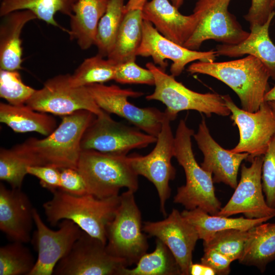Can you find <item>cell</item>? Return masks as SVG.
<instances>
[{
    "instance_id": "obj_33",
    "label": "cell",
    "mask_w": 275,
    "mask_h": 275,
    "mask_svg": "<svg viewBox=\"0 0 275 275\" xmlns=\"http://www.w3.org/2000/svg\"><path fill=\"white\" fill-rule=\"evenodd\" d=\"M99 54L85 59L70 74V82L74 87H86L94 84H103L114 80L116 65Z\"/></svg>"
},
{
    "instance_id": "obj_35",
    "label": "cell",
    "mask_w": 275,
    "mask_h": 275,
    "mask_svg": "<svg viewBox=\"0 0 275 275\" xmlns=\"http://www.w3.org/2000/svg\"><path fill=\"white\" fill-rule=\"evenodd\" d=\"M248 230L230 229L217 231L203 241L204 250L213 249L230 258L238 260L243 253Z\"/></svg>"
},
{
    "instance_id": "obj_27",
    "label": "cell",
    "mask_w": 275,
    "mask_h": 275,
    "mask_svg": "<svg viewBox=\"0 0 275 275\" xmlns=\"http://www.w3.org/2000/svg\"><path fill=\"white\" fill-rule=\"evenodd\" d=\"M142 11L132 10L124 16L107 59L116 65L135 60L143 36Z\"/></svg>"
},
{
    "instance_id": "obj_9",
    "label": "cell",
    "mask_w": 275,
    "mask_h": 275,
    "mask_svg": "<svg viewBox=\"0 0 275 275\" xmlns=\"http://www.w3.org/2000/svg\"><path fill=\"white\" fill-rule=\"evenodd\" d=\"M97 105L103 111L124 118L143 131L157 137L159 134L166 113L153 107H139L130 103L128 98H138L144 93L131 89L103 84L86 86Z\"/></svg>"
},
{
    "instance_id": "obj_21",
    "label": "cell",
    "mask_w": 275,
    "mask_h": 275,
    "mask_svg": "<svg viewBox=\"0 0 275 275\" xmlns=\"http://www.w3.org/2000/svg\"><path fill=\"white\" fill-rule=\"evenodd\" d=\"M143 20L150 22L162 36L183 46L195 31L199 21L193 13L182 14L169 0H151L142 9Z\"/></svg>"
},
{
    "instance_id": "obj_22",
    "label": "cell",
    "mask_w": 275,
    "mask_h": 275,
    "mask_svg": "<svg viewBox=\"0 0 275 275\" xmlns=\"http://www.w3.org/2000/svg\"><path fill=\"white\" fill-rule=\"evenodd\" d=\"M274 16V11L264 24L250 26L251 32L248 37L240 43L216 45L215 51L217 56L232 58L245 54L253 56L264 65L270 77L275 80V45L269 34L270 24Z\"/></svg>"
},
{
    "instance_id": "obj_43",
    "label": "cell",
    "mask_w": 275,
    "mask_h": 275,
    "mask_svg": "<svg viewBox=\"0 0 275 275\" xmlns=\"http://www.w3.org/2000/svg\"><path fill=\"white\" fill-rule=\"evenodd\" d=\"M190 275H215L213 269L202 263H192L190 267Z\"/></svg>"
},
{
    "instance_id": "obj_7",
    "label": "cell",
    "mask_w": 275,
    "mask_h": 275,
    "mask_svg": "<svg viewBox=\"0 0 275 275\" xmlns=\"http://www.w3.org/2000/svg\"><path fill=\"white\" fill-rule=\"evenodd\" d=\"M134 194L127 189L120 195L119 205L106 229L108 252L123 259L127 267L136 264L149 247Z\"/></svg>"
},
{
    "instance_id": "obj_37",
    "label": "cell",
    "mask_w": 275,
    "mask_h": 275,
    "mask_svg": "<svg viewBox=\"0 0 275 275\" xmlns=\"http://www.w3.org/2000/svg\"><path fill=\"white\" fill-rule=\"evenodd\" d=\"M114 80L122 84H144L154 86L152 72L136 64L134 61L116 65Z\"/></svg>"
},
{
    "instance_id": "obj_24",
    "label": "cell",
    "mask_w": 275,
    "mask_h": 275,
    "mask_svg": "<svg viewBox=\"0 0 275 275\" xmlns=\"http://www.w3.org/2000/svg\"><path fill=\"white\" fill-rule=\"evenodd\" d=\"M108 2V0H77L74 4L68 33L81 49L95 45L98 23Z\"/></svg>"
},
{
    "instance_id": "obj_29",
    "label": "cell",
    "mask_w": 275,
    "mask_h": 275,
    "mask_svg": "<svg viewBox=\"0 0 275 275\" xmlns=\"http://www.w3.org/2000/svg\"><path fill=\"white\" fill-rule=\"evenodd\" d=\"M77 0H2L0 6V16L2 17L9 13L22 10L33 12L38 19L47 23L58 27L63 31L54 19V16L59 12L70 16L73 8Z\"/></svg>"
},
{
    "instance_id": "obj_46",
    "label": "cell",
    "mask_w": 275,
    "mask_h": 275,
    "mask_svg": "<svg viewBox=\"0 0 275 275\" xmlns=\"http://www.w3.org/2000/svg\"><path fill=\"white\" fill-rule=\"evenodd\" d=\"M171 3L176 7L177 8L179 9L183 4L184 0H169Z\"/></svg>"
},
{
    "instance_id": "obj_15",
    "label": "cell",
    "mask_w": 275,
    "mask_h": 275,
    "mask_svg": "<svg viewBox=\"0 0 275 275\" xmlns=\"http://www.w3.org/2000/svg\"><path fill=\"white\" fill-rule=\"evenodd\" d=\"M34 219L36 230L31 241L38 255L30 275H52L57 263L69 252L82 230L68 219L61 221L59 229L52 230L44 224L36 208Z\"/></svg>"
},
{
    "instance_id": "obj_13",
    "label": "cell",
    "mask_w": 275,
    "mask_h": 275,
    "mask_svg": "<svg viewBox=\"0 0 275 275\" xmlns=\"http://www.w3.org/2000/svg\"><path fill=\"white\" fill-rule=\"evenodd\" d=\"M127 267L122 259L110 254L106 244L82 231L69 252L56 265V275H121Z\"/></svg>"
},
{
    "instance_id": "obj_32",
    "label": "cell",
    "mask_w": 275,
    "mask_h": 275,
    "mask_svg": "<svg viewBox=\"0 0 275 275\" xmlns=\"http://www.w3.org/2000/svg\"><path fill=\"white\" fill-rule=\"evenodd\" d=\"M125 0H108L105 12L97 28L95 45L98 53L107 57L114 46L119 29L125 15Z\"/></svg>"
},
{
    "instance_id": "obj_38",
    "label": "cell",
    "mask_w": 275,
    "mask_h": 275,
    "mask_svg": "<svg viewBox=\"0 0 275 275\" xmlns=\"http://www.w3.org/2000/svg\"><path fill=\"white\" fill-rule=\"evenodd\" d=\"M262 184L267 204L275 208V134L263 155Z\"/></svg>"
},
{
    "instance_id": "obj_20",
    "label": "cell",
    "mask_w": 275,
    "mask_h": 275,
    "mask_svg": "<svg viewBox=\"0 0 275 275\" xmlns=\"http://www.w3.org/2000/svg\"><path fill=\"white\" fill-rule=\"evenodd\" d=\"M34 208L21 189L0 184V230L11 241H31Z\"/></svg>"
},
{
    "instance_id": "obj_42",
    "label": "cell",
    "mask_w": 275,
    "mask_h": 275,
    "mask_svg": "<svg viewBox=\"0 0 275 275\" xmlns=\"http://www.w3.org/2000/svg\"><path fill=\"white\" fill-rule=\"evenodd\" d=\"M232 262L230 258L213 249L204 250L201 259V263L211 268L218 275L228 274Z\"/></svg>"
},
{
    "instance_id": "obj_11",
    "label": "cell",
    "mask_w": 275,
    "mask_h": 275,
    "mask_svg": "<svg viewBox=\"0 0 275 275\" xmlns=\"http://www.w3.org/2000/svg\"><path fill=\"white\" fill-rule=\"evenodd\" d=\"M171 122L166 114L156 137L155 146L149 154L129 156L135 173L146 178L155 186L159 198L160 210L164 216L167 215L166 202L171 194L169 183L174 179L176 175V170L171 162L174 157V136Z\"/></svg>"
},
{
    "instance_id": "obj_3",
    "label": "cell",
    "mask_w": 275,
    "mask_h": 275,
    "mask_svg": "<svg viewBox=\"0 0 275 275\" xmlns=\"http://www.w3.org/2000/svg\"><path fill=\"white\" fill-rule=\"evenodd\" d=\"M96 117L85 109L63 116L60 125L45 138H30L22 145L38 166L77 169L82 135Z\"/></svg>"
},
{
    "instance_id": "obj_8",
    "label": "cell",
    "mask_w": 275,
    "mask_h": 275,
    "mask_svg": "<svg viewBox=\"0 0 275 275\" xmlns=\"http://www.w3.org/2000/svg\"><path fill=\"white\" fill-rule=\"evenodd\" d=\"M231 0H198L193 13L198 18V25L183 46L199 49L205 41L213 40L227 45L240 43L249 36L236 17L228 10Z\"/></svg>"
},
{
    "instance_id": "obj_45",
    "label": "cell",
    "mask_w": 275,
    "mask_h": 275,
    "mask_svg": "<svg viewBox=\"0 0 275 275\" xmlns=\"http://www.w3.org/2000/svg\"><path fill=\"white\" fill-rule=\"evenodd\" d=\"M264 100L266 102L275 100V86L266 93Z\"/></svg>"
},
{
    "instance_id": "obj_18",
    "label": "cell",
    "mask_w": 275,
    "mask_h": 275,
    "mask_svg": "<svg viewBox=\"0 0 275 275\" xmlns=\"http://www.w3.org/2000/svg\"><path fill=\"white\" fill-rule=\"evenodd\" d=\"M143 230L164 243L177 262L182 275H189L193 252L199 237L194 227L181 212L173 208L163 220L144 222Z\"/></svg>"
},
{
    "instance_id": "obj_23",
    "label": "cell",
    "mask_w": 275,
    "mask_h": 275,
    "mask_svg": "<svg viewBox=\"0 0 275 275\" xmlns=\"http://www.w3.org/2000/svg\"><path fill=\"white\" fill-rule=\"evenodd\" d=\"M0 25V67L7 70L21 68L22 48L20 34L24 26L37 18L29 10L9 13L2 17Z\"/></svg>"
},
{
    "instance_id": "obj_26",
    "label": "cell",
    "mask_w": 275,
    "mask_h": 275,
    "mask_svg": "<svg viewBox=\"0 0 275 275\" xmlns=\"http://www.w3.org/2000/svg\"><path fill=\"white\" fill-rule=\"evenodd\" d=\"M275 260V223H262L248 230L240 263L254 266L263 272Z\"/></svg>"
},
{
    "instance_id": "obj_5",
    "label": "cell",
    "mask_w": 275,
    "mask_h": 275,
    "mask_svg": "<svg viewBox=\"0 0 275 275\" xmlns=\"http://www.w3.org/2000/svg\"><path fill=\"white\" fill-rule=\"evenodd\" d=\"M77 170L85 180L88 193L98 198L118 196L123 187L134 193L139 188V176L127 155L81 150Z\"/></svg>"
},
{
    "instance_id": "obj_34",
    "label": "cell",
    "mask_w": 275,
    "mask_h": 275,
    "mask_svg": "<svg viewBox=\"0 0 275 275\" xmlns=\"http://www.w3.org/2000/svg\"><path fill=\"white\" fill-rule=\"evenodd\" d=\"M36 261L23 243L12 241L0 248V275H30Z\"/></svg>"
},
{
    "instance_id": "obj_36",
    "label": "cell",
    "mask_w": 275,
    "mask_h": 275,
    "mask_svg": "<svg viewBox=\"0 0 275 275\" xmlns=\"http://www.w3.org/2000/svg\"><path fill=\"white\" fill-rule=\"evenodd\" d=\"M35 89L24 84L17 70H0V96L13 105L26 104Z\"/></svg>"
},
{
    "instance_id": "obj_6",
    "label": "cell",
    "mask_w": 275,
    "mask_h": 275,
    "mask_svg": "<svg viewBox=\"0 0 275 275\" xmlns=\"http://www.w3.org/2000/svg\"><path fill=\"white\" fill-rule=\"evenodd\" d=\"M146 66L154 76L155 89L145 98L164 104L166 106L164 112L171 121L176 118L180 112L187 110L198 111L207 117H211L212 114L222 116L231 114L222 95L194 91L154 63L148 62Z\"/></svg>"
},
{
    "instance_id": "obj_31",
    "label": "cell",
    "mask_w": 275,
    "mask_h": 275,
    "mask_svg": "<svg viewBox=\"0 0 275 275\" xmlns=\"http://www.w3.org/2000/svg\"><path fill=\"white\" fill-rule=\"evenodd\" d=\"M38 166L34 157L22 144L11 149L0 150V179L7 182L12 188H21L29 167Z\"/></svg>"
},
{
    "instance_id": "obj_30",
    "label": "cell",
    "mask_w": 275,
    "mask_h": 275,
    "mask_svg": "<svg viewBox=\"0 0 275 275\" xmlns=\"http://www.w3.org/2000/svg\"><path fill=\"white\" fill-rule=\"evenodd\" d=\"M136 264L132 268H123L121 275L182 274L180 268L170 250L157 238L154 251L145 254Z\"/></svg>"
},
{
    "instance_id": "obj_14",
    "label": "cell",
    "mask_w": 275,
    "mask_h": 275,
    "mask_svg": "<svg viewBox=\"0 0 275 275\" xmlns=\"http://www.w3.org/2000/svg\"><path fill=\"white\" fill-rule=\"evenodd\" d=\"M222 97L239 132L238 144L230 150L248 153L250 162L255 157L263 155L275 134V111L264 101L256 112H249L239 108L229 95Z\"/></svg>"
},
{
    "instance_id": "obj_19",
    "label": "cell",
    "mask_w": 275,
    "mask_h": 275,
    "mask_svg": "<svg viewBox=\"0 0 275 275\" xmlns=\"http://www.w3.org/2000/svg\"><path fill=\"white\" fill-rule=\"evenodd\" d=\"M193 137L203 154L201 167L212 175L214 183H223L235 189L241 162L247 159L246 153H235L222 147L212 137L204 118Z\"/></svg>"
},
{
    "instance_id": "obj_17",
    "label": "cell",
    "mask_w": 275,
    "mask_h": 275,
    "mask_svg": "<svg viewBox=\"0 0 275 275\" xmlns=\"http://www.w3.org/2000/svg\"><path fill=\"white\" fill-rule=\"evenodd\" d=\"M136 55L151 57L154 64L164 71L168 65L165 60H171L170 72L174 77L179 76L191 62H214L217 56L215 50L201 51L180 45L162 36L150 22L145 20L143 21L142 40Z\"/></svg>"
},
{
    "instance_id": "obj_44",
    "label": "cell",
    "mask_w": 275,
    "mask_h": 275,
    "mask_svg": "<svg viewBox=\"0 0 275 275\" xmlns=\"http://www.w3.org/2000/svg\"><path fill=\"white\" fill-rule=\"evenodd\" d=\"M147 0H128L124 6V14L132 10H142Z\"/></svg>"
},
{
    "instance_id": "obj_25",
    "label": "cell",
    "mask_w": 275,
    "mask_h": 275,
    "mask_svg": "<svg viewBox=\"0 0 275 275\" xmlns=\"http://www.w3.org/2000/svg\"><path fill=\"white\" fill-rule=\"evenodd\" d=\"M0 121L14 131H35L47 136L57 128L56 120L48 113L35 111L27 105L0 103Z\"/></svg>"
},
{
    "instance_id": "obj_10",
    "label": "cell",
    "mask_w": 275,
    "mask_h": 275,
    "mask_svg": "<svg viewBox=\"0 0 275 275\" xmlns=\"http://www.w3.org/2000/svg\"><path fill=\"white\" fill-rule=\"evenodd\" d=\"M157 138L135 126L113 120L105 112L96 116L86 129L80 143L81 150L127 155L131 150L156 143Z\"/></svg>"
},
{
    "instance_id": "obj_12",
    "label": "cell",
    "mask_w": 275,
    "mask_h": 275,
    "mask_svg": "<svg viewBox=\"0 0 275 275\" xmlns=\"http://www.w3.org/2000/svg\"><path fill=\"white\" fill-rule=\"evenodd\" d=\"M70 74L55 76L36 90L26 105L33 109L65 116L78 110L89 111L96 116L105 112L96 104L86 87H74L70 82Z\"/></svg>"
},
{
    "instance_id": "obj_48",
    "label": "cell",
    "mask_w": 275,
    "mask_h": 275,
    "mask_svg": "<svg viewBox=\"0 0 275 275\" xmlns=\"http://www.w3.org/2000/svg\"><path fill=\"white\" fill-rule=\"evenodd\" d=\"M271 5L273 9H275V0H271Z\"/></svg>"
},
{
    "instance_id": "obj_47",
    "label": "cell",
    "mask_w": 275,
    "mask_h": 275,
    "mask_svg": "<svg viewBox=\"0 0 275 275\" xmlns=\"http://www.w3.org/2000/svg\"><path fill=\"white\" fill-rule=\"evenodd\" d=\"M271 107L275 111V100L267 102Z\"/></svg>"
},
{
    "instance_id": "obj_16",
    "label": "cell",
    "mask_w": 275,
    "mask_h": 275,
    "mask_svg": "<svg viewBox=\"0 0 275 275\" xmlns=\"http://www.w3.org/2000/svg\"><path fill=\"white\" fill-rule=\"evenodd\" d=\"M263 155L254 158L251 164L241 166L240 179L229 201L217 215L229 217L239 213L248 218L275 216V208L270 207L263 195L262 166Z\"/></svg>"
},
{
    "instance_id": "obj_49",
    "label": "cell",
    "mask_w": 275,
    "mask_h": 275,
    "mask_svg": "<svg viewBox=\"0 0 275 275\" xmlns=\"http://www.w3.org/2000/svg\"></svg>"
},
{
    "instance_id": "obj_39",
    "label": "cell",
    "mask_w": 275,
    "mask_h": 275,
    "mask_svg": "<svg viewBox=\"0 0 275 275\" xmlns=\"http://www.w3.org/2000/svg\"><path fill=\"white\" fill-rule=\"evenodd\" d=\"M60 170V189L74 195L89 194L85 180L77 169L66 168Z\"/></svg>"
},
{
    "instance_id": "obj_2",
    "label": "cell",
    "mask_w": 275,
    "mask_h": 275,
    "mask_svg": "<svg viewBox=\"0 0 275 275\" xmlns=\"http://www.w3.org/2000/svg\"><path fill=\"white\" fill-rule=\"evenodd\" d=\"M187 71L190 74L212 76L227 85L238 96L242 108L256 112L264 101L268 91V70L256 57H245L230 61H199L191 64Z\"/></svg>"
},
{
    "instance_id": "obj_1",
    "label": "cell",
    "mask_w": 275,
    "mask_h": 275,
    "mask_svg": "<svg viewBox=\"0 0 275 275\" xmlns=\"http://www.w3.org/2000/svg\"><path fill=\"white\" fill-rule=\"evenodd\" d=\"M43 204L47 221L55 226L63 219L73 222L84 232L106 244V229L120 201V195L98 198L93 195H74L60 189Z\"/></svg>"
},
{
    "instance_id": "obj_41",
    "label": "cell",
    "mask_w": 275,
    "mask_h": 275,
    "mask_svg": "<svg viewBox=\"0 0 275 275\" xmlns=\"http://www.w3.org/2000/svg\"><path fill=\"white\" fill-rule=\"evenodd\" d=\"M273 11L271 0H251V7L244 18L250 23V26L263 24Z\"/></svg>"
},
{
    "instance_id": "obj_4",
    "label": "cell",
    "mask_w": 275,
    "mask_h": 275,
    "mask_svg": "<svg viewBox=\"0 0 275 275\" xmlns=\"http://www.w3.org/2000/svg\"><path fill=\"white\" fill-rule=\"evenodd\" d=\"M194 133L184 120H180L174 136V157L184 171L186 183L177 188L174 202L187 210L200 208L216 215L222 203L215 194L212 175L199 166L195 158L191 143Z\"/></svg>"
},
{
    "instance_id": "obj_28",
    "label": "cell",
    "mask_w": 275,
    "mask_h": 275,
    "mask_svg": "<svg viewBox=\"0 0 275 275\" xmlns=\"http://www.w3.org/2000/svg\"><path fill=\"white\" fill-rule=\"evenodd\" d=\"M181 214L194 227L199 239L203 241L217 231L230 229L247 231L271 218L266 217L251 219L243 216L230 218L211 215L200 208L185 209Z\"/></svg>"
},
{
    "instance_id": "obj_40",
    "label": "cell",
    "mask_w": 275,
    "mask_h": 275,
    "mask_svg": "<svg viewBox=\"0 0 275 275\" xmlns=\"http://www.w3.org/2000/svg\"><path fill=\"white\" fill-rule=\"evenodd\" d=\"M28 174L37 177L41 186L51 193L60 187V170L50 166H33L27 169Z\"/></svg>"
}]
</instances>
